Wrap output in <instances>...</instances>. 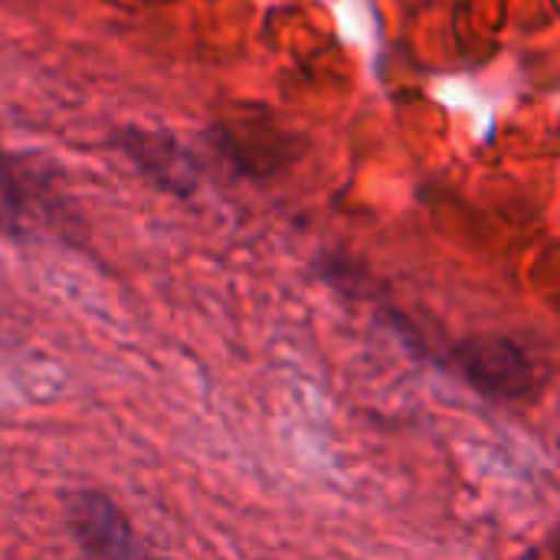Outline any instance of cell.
<instances>
[{
  "label": "cell",
  "instance_id": "1",
  "mask_svg": "<svg viewBox=\"0 0 560 560\" xmlns=\"http://www.w3.org/2000/svg\"><path fill=\"white\" fill-rule=\"evenodd\" d=\"M453 368L492 400H532L548 381L538 354L509 335H476L453 348Z\"/></svg>",
  "mask_w": 560,
  "mask_h": 560
},
{
  "label": "cell",
  "instance_id": "2",
  "mask_svg": "<svg viewBox=\"0 0 560 560\" xmlns=\"http://www.w3.org/2000/svg\"><path fill=\"white\" fill-rule=\"evenodd\" d=\"M66 525L75 545L95 560H131L138 555L131 522L102 492H75L66 502Z\"/></svg>",
  "mask_w": 560,
  "mask_h": 560
},
{
  "label": "cell",
  "instance_id": "3",
  "mask_svg": "<svg viewBox=\"0 0 560 560\" xmlns=\"http://www.w3.org/2000/svg\"><path fill=\"white\" fill-rule=\"evenodd\" d=\"M26 194L20 177L13 174L7 154L0 151V233H20L26 226Z\"/></svg>",
  "mask_w": 560,
  "mask_h": 560
}]
</instances>
